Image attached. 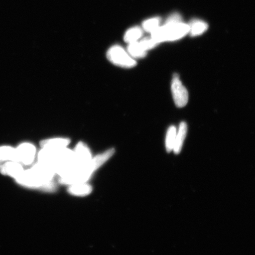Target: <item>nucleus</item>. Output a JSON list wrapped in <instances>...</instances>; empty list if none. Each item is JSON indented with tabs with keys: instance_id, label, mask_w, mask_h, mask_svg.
I'll use <instances>...</instances> for the list:
<instances>
[{
	"instance_id": "nucleus-1",
	"label": "nucleus",
	"mask_w": 255,
	"mask_h": 255,
	"mask_svg": "<svg viewBox=\"0 0 255 255\" xmlns=\"http://www.w3.org/2000/svg\"><path fill=\"white\" fill-rule=\"evenodd\" d=\"M115 152L114 148L108 149L102 154H99L91 161L82 166L75 169L68 174L60 177L59 182L63 184H74L85 183L95 170L106 162Z\"/></svg>"
},
{
	"instance_id": "nucleus-2",
	"label": "nucleus",
	"mask_w": 255,
	"mask_h": 255,
	"mask_svg": "<svg viewBox=\"0 0 255 255\" xmlns=\"http://www.w3.org/2000/svg\"><path fill=\"white\" fill-rule=\"evenodd\" d=\"M189 25L181 22L180 15H171L163 26L159 27L152 32L151 38L157 44L163 41H173L180 39L189 32Z\"/></svg>"
},
{
	"instance_id": "nucleus-3",
	"label": "nucleus",
	"mask_w": 255,
	"mask_h": 255,
	"mask_svg": "<svg viewBox=\"0 0 255 255\" xmlns=\"http://www.w3.org/2000/svg\"><path fill=\"white\" fill-rule=\"evenodd\" d=\"M107 57L113 65L125 69H131L136 65V60L120 45H114L108 49Z\"/></svg>"
},
{
	"instance_id": "nucleus-4",
	"label": "nucleus",
	"mask_w": 255,
	"mask_h": 255,
	"mask_svg": "<svg viewBox=\"0 0 255 255\" xmlns=\"http://www.w3.org/2000/svg\"><path fill=\"white\" fill-rule=\"evenodd\" d=\"M18 184L23 186L41 189L47 191H53L56 189L52 181L47 182L41 178L31 168L24 170L21 176L16 180Z\"/></svg>"
},
{
	"instance_id": "nucleus-5",
	"label": "nucleus",
	"mask_w": 255,
	"mask_h": 255,
	"mask_svg": "<svg viewBox=\"0 0 255 255\" xmlns=\"http://www.w3.org/2000/svg\"><path fill=\"white\" fill-rule=\"evenodd\" d=\"M36 155V148L33 143L23 142L15 148L14 161L23 165L33 164Z\"/></svg>"
},
{
	"instance_id": "nucleus-6",
	"label": "nucleus",
	"mask_w": 255,
	"mask_h": 255,
	"mask_svg": "<svg viewBox=\"0 0 255 255\" xmlns=\"http://www.w3.org/2000/svg\"><path fill=\"white\" fill-rule=\"evenodd\" d=\"M171 92L175 105L178 108L186 106L189 101V93L177 74L172 79Z\"/></svg>"
},
{
	"instance_id": "nucleus-7",
	"label": "nucleus",
	"mask_w": 255,
	"mask_h": 255,
	"mask_svg": "<svg viewBox=\"0 0 255 255\" xmlns=\"http://www.w3.org/2000/svg\"><path fill=\"white\" fill-rule=\"evenodd\" d=\"M73 153H74V168H73V170L82 166V165L87 164L92 158L91 153L89 148L85 143L82 142L78 143L75 150L73 151Z\"/></svg>"
},
{
	"instance_id": "nucleus-8",
	"label": "nucleus",
	"mask_w": 255,
	"mask_h": 255,
	"mask_svg": "<svg viewBox=\"0 0 255 255\" xmlns=\"http://www.w3.org/2000/svg\"><path fill=\"white\" fill-rule=\"evenodd\" d=\"M24 171L23 165L18 162L9 161L0 165V173L3 175H8L15 180L21 176Z\"/></svg>"
},
{
	"instance_id": "nucleus-9",
	"label": "nucleus",
	"mask_w": 255,
	"mask_h": 255,
	"mask_svg": "<svg viewBox=\"0 0 255 255\" xmlns=\"http://www.w3.org/2000/svg\"><path fill=\"white\" fill-rule=\"evenodd\" d=\"M71 140L66 138H55L43 139L40 142L41 147L53 149H62L66 148Z\"/></svg>"
},
{
	"instance_id": "nucleus-10",
	"label": "nucleus",
	"mask_w": 255,
	"mask_h": 255,
	"mask_svg": "<svg viewBox=\"0 0 255 255\" xmlns=\"http://www.w3.org/2000/svg\"><path fill=\"white\" fill-rule=\"evenodd\" d=\"M187 126L186 123L182 122L180 124L177 130L176 136L173 148V151L175 154L180 152L183 147V143L187 135Z\"/></svg>"
},
{
	"instance_id": "nucleus-11",
	"label": "nucleus",
	"mask_w": 255,
	"mask_h": 255,
	"mask_svg": "<svg viewBox=\"0 0 255 255\" xmlns=\"http://www.w3.org/2000/svg\"><path fill=\"white\" fill-rule=\"evenodd\" d=\"M92 187L90 185L85 183L71 185L68 191L71 194L78 196H85L91 193Z\"/></svg>"
},
{
	"instance_id": "nucleus-12",
	"label": "nucleus",
	"mask_w": 255,
	"mask_h": 255,
	"mask_svg": "<svg viewBox=\"0 0 255 255\" xmlns=\"http://www.w3.org/2000/svg\"><path fill=\"white\" fill-rule=\"evenodd\" d=\"M143 31L141 28L133 27L129 28L124 36V40L128 44L138 41L142 36Z\"/></svg>"
},
{
	"instance_id": "nucleus-13",
	"label": "nucleus",
	"mask_w": 255,
	"mask_h": 255,
	"mask_svg": "<svg viewBox=\"0 0 255 255\" xmlns=\"http://www.w3.org/2000/svg\"><path fill=\"white\" fill-rule=\"evenodd\" d=\"M127 52L133 59H142L146 55V51L143 49L139 41L128 44Z\"/></svg>"
},
{
	"instance_id": "nucleus-14",
	"label": "nucleus",
	"mask_w": 255,
	"mask_h": 255,
	"mask_svg": "<svg viewBox=\"0 0 255 255\" xmlns=\"http://www.w3.org/2000/svg\"><path fill=\"white\" fill-rule=\"evenodd\" d=\"M14 157L15 148L9 145L0 146V165L7 161H14Z\"/></svg>"
},
{
	"instance_id": "nucleus-15",
	"label": "nucleus",
	"mask_w": 255,
	"mask_h": 255,
	"mask_svg": "<svg viewBox=\"0 0 255 255\" xmlns=\"http://www.w3.org/2000/svg\"><path fill=\"white\" fill-rule=\"evenodd\" d=\"M177 131L176 127L174 126H171L168 129L165 139V146L168 152L173 150Z\"/></svg>"
},
{
	"instance_id": "nucleus-16",
	"label": "nucleus",
	"mask_w": 255,
	"mask_h": 255,
	"mask_svg": "<svg viewBox=\"0 0 255 255\" xmlns=\"http://www.w3.org/2000/svg\"><path fill=\"white\" fill-rule=\"evenodd\" d=\"M191 36H196L202 34L207 29V25L202 21L194 20L189 25Z\"/></svg>"
},
{
	"instance_id": "nucleus-17",
	"label": "nucleus",
	"mask_w": 255,
	"mask_h": 255,
	"mask_svg": "<svg viewBox=\"0 0 255 255\" xmlns=\"http://www.w3.org/2000/svg\"><path fill=\"white\" fill-rule=\"evenodd\" d=\"M159 23H160V18H159L155 17L148 19V20L143 22L142 24L143 30L152 33L159 27Z\"/></svg>"
},
{
	"instance_id": "nucleus-18",
	"label": "nucleus",
	"mask_w": 255,
	"mask_h": 255,
	"mask_svg": "<svg viewBox=\"0 0 255 255\" xmlns=\"http://www.w3.org/2000/svg\"><path fill=\"white\" fill-rule=\"evenodd\" d=\"M140 44H141L143 49H144L146 52L148 50L152 49L157 45V43L152 39V38H145L139 41Z\"/></svg>"
}]
</instances>
